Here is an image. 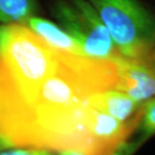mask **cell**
I'll return each instance as SVG.
<instances>
[{"mask_svg": "<svg viewBox=\"0 0 155 155\" xmlns=\"http://www.w3.org/2000/svg\"><path fill=\"white\" fill-rule=\"evenodd\" d=\"M117 67L63 52L49 77L22 93L0 90V135L11 147L95 155L91 96L116 87Z\"/></svg>", "mask_w": 155, "mask_h": 155, "instance_id": "1", "label": "cell"}, {"mask_svg": "<svg viewBox=\"0 0 155 155\" xmlns=\"http://www.w3.org/2000/svg\"><path fill=\"white\" fill-rule=\"evenodd\" d=\"M87 1L121 55L128 59L152 56L155 48V16L138 0Z\"/></svg>", "mask_w": 155, "mask_h": 155, "instance_id": "2", "label": "cell"}, {"mask_svg": "<svg viewBox=\"0 0 155 155\" xmlns=\"http://www.w3.org/2000/svg\"><path fill=\"white\" fill-rule=\"evenodd\" d=\"M53 14L86 56L112 60L119 54L110 35L87 0H58Z\"/></svg>", "mask_w": 155, "mask_h": 155, "instance_id": "3", "label": "cell"}, {"mask_svg": "<svg viewBox=\"0 0 155 155\" xmlns=\"http://www.w3.org/2000/svg\"><path fill=\"white\" fill-rule=\"evenodd\" d=\"M117 67L118 80L115 90L138 103L155 97V61L153 55L128 59L117 54L113 59Z\"/></svg>", "mask_w": 155, "mask_h": 155, "instance_id": "4", "label": "cell"}, {"mask_svg": "<svg viewBox=\"0 0 155 155\" xmlns=\"http://www.w3.org/2000/svg\"><path fill=\"white\" fill-rule=\"evenodd\" d=\"M90 104L102 112L121 122H130L140 116L141 104L115 89L91 97Z\"/></svg>", "mask_w": 155, "mask_h": 155, "instance_id": "5", "label": "cell"}, {"mask_svg": "<svg viewBox=\"0 0 155 155\" xmlns=\"http://www.w3.org/2000/svg\"><path fill=\"white\" fill-rule=\"evenodd\" d=\"M26 26L56 49L74 55L86 56L81 46L64 28L54 22L35 16L28 20Z\"/></svg>", "mask_w": 155, "mask_h": 155, "instance_id": "6", "label": "cell"}, {"mask_svg": "<svg viewBox=\"0 0 155 155\" xmlns=\"http://www.w3.org/2000/svg\"><path fill=\"white\" fill-rule=\"evenodd\" d=\"M37 11L36 0H0V25H26Z\"/></svg>", "mask_w": 155, "mask_h": 155, "instance_id": "7", "label": "cell"}, {"mask_svg": "<svg viewBox=\"0 0 155 155\" xmlns=\"http://www.w3.org/2000/svg\"><path fill=\"white\" fill-rule=\"evenodd\" d=\"M136 130L138 137L134 141L140 147L155 134V97L141 104V116Z\"/></svg>", "mask_w": 155, "mask_h": 155, "instance_id": "8", "label": "cell"}, {"mask_svg": "<svg viewBox=\"0 0 155 155\" xmlns=\"http://www.w3.org/2000/svg\"><path fill=\"white\" fill-rule=\"evenodd\" d=\"M0 155H59L57 153L47 150L25 148V147H8L0 150Z\"/></svg>", "mask_w": 155, "mask_h": 155, "instance_id": "9", "label": "cell"}, {"mask_svg": "<svg viewBox=\"0 0 155 155\" xmlns=\"http://www.w3.org/2000/svg\"><path fill=\"white\" fill-rule=\"evenodd\" d=\"M139 147L140 146L134 140L131 142L127 141L121 147H119L111 155H133L138 150ZM57 153L59 155H82L75 152H61Z\"/></svg>", "mask_w": 155, "mask_h": 155, "instance_id": "10", "label": "cell"}, {"mask_svg": "<svg viewBox=\"0 0 155 155\" xmlns=\"http://www.w3.org/2000/svg\"><path fill=\"white\" fill-rule=\"evenodd\" d=\"M8 147H11L8 145V143L0 135V150L5 149V148H8Z\"/></svg>", "mask_w": 155, "mask_h": 155, "instance_id": "11", "label": "cell"}, {"mask_svg": "<svg viewBox=\"0 0 155 155\" xmlns=\"http://www.w3.org/2000/svg\"><path fill=\"white\" fill-rule=\"evenodd\" d=\"M152 55H153V60H154L155 61V48L153 49V54H152Z\"/></svg>", "mask_w": 155, "mask_h": 155, "instance_id": "12", "label": "cell"}]
</instances>
